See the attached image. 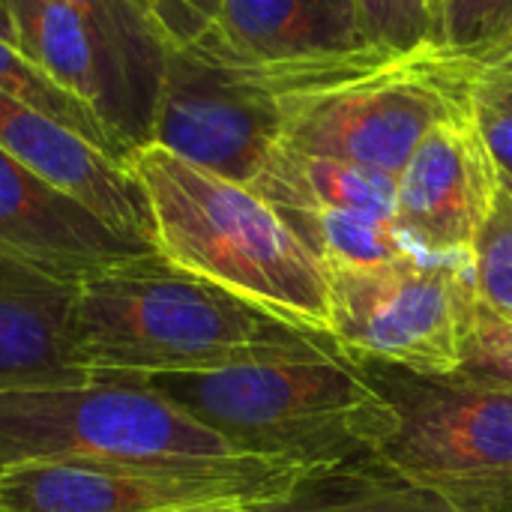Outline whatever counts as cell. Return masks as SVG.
<instances>
[{"instance_id":"16","label":"cell","mask_w":512,"mask_h":512,"mask_svg":"<svg viewBox=\"0 0 512 512\" xmlns=\"http://www.w3.org/2000/svg\"><path fill=\"white\" fill-rule=\"evenodd\" d=\"M396 186V177L387 171L303 153L279 141L249 189H255L276 213L369 210L396 216Z\"/></svg>"},{"instance_id":"2","label":"cell","mask_w":512,"mask_h":512,"mask_svg":"<svg viewBox=\"0 0 512 512\" xmlns=\"http://www.w3.org/2000/svg\"><path fill=\"white\" fill-rule=\"evenodd\" d=\"M243 72L273 96L282 144L399 177L432 126L474 108L480 60L435 39L414 48L369 42Z\"/></svg>"},{"instance_id":"31","label":"cell","mask_w":512,"mask_h":512,"mask_svg":"<svg viewBox=\"0 0 512 512\" xmlns=\"http://www.w3.org/2000/svg\"><path fill=\"white\" fill-rule=\"evenodd\" d=\"M420 3H423V6H426V12L432 15V21L438 24V12H441V3H444V0H420Z\"/></svg>"},{"instance_id":"20","label":"cell","mask_w":512,"mask_h":512,"mask_svg":"<svg viewBox=\"0 0 512 512\" xmlns=\"http://www.w3.org/2000/svg\"><path fill=\"white\" fill-rule=\"evenodd\" d=\"M0 90L18 96L21 102H27L30 108L42 111L45 117L63 123L66 129L78 132L81 138H87L93 147H99L102 153L126 162L123 150L117 147V141L111 138L108 126L102 123V117L96 114V108H90L84 99H78L75 93L63 90L57 81H51L12 39L0 36Z\"/></svg>"},{"instance_id":"27","label":"cell","mask_w":512,"mask_h":512,"mask_svg":"<svg viewBox=\"0 0 512 512\" xmlns=\"http://www.w3.org/2000/svg\"><path fill=\"white\" fill-rule=\"evenodd\" d=\"M477 87L486 90V93L512 99V39L501 51H495V54L480 60V81H477Z\"/></svg>"},{"instance_id":"4","label":"cell","mask_w":512,"mask_h":512,"mask_svg":"<svg viewBox=\"0 0 512 512\" xmlns=\"http://www.w3.org/2000/svg\"><path fill=\"white\" fill-rule=\"evenodd\" d=\"M126 165L144 186L156 249L171 264L330 339L327 270L255 189L156 144L132 150Z\"/></svg>"},{"instance_id":"10","label":"cell","mask_w":512,"mask_h":512,"mask_svg":"<svg viewBox=\"0 0 512 512\" xmlns=\"http://www.w3.org/2000/svg\"><path fill=\"white\" fill-rule=\"evenodd\" d=\"M396 183V222L420 252L471 261L477 234L501 192V171L474 108L432 126Z\"/></svg>"},{"instance_id":"23","label":"cell","mask_w":512,"mask_h":512,"mask_svg":"<svg viewBox=\"0 0 512 512\" xmlns=\"http://www.w3.org/2000/svg\"><path fill=\"white\" fill-rule=\"evenodd\" d=\"M456 375L512 387V315H501L480 300L471 312L465 366Z\"/></svg>"},{"instance_id":"9","label":"cell","mask_w":512,"mask_h":512,"mask_svg":"<svg viewBox=\"0 0 512 512\" xmlns=\"http://www.w3.org/2000/svg\"><path fill=\"white\" fill-rule=\"evenodd\" d=\"M279 135V108L249 72L195 42H168L147 144L252 186Z\"/></svg>"},{"instance_id":"28","label":"cell","mask_w":512,"mask_h":512,"mask_svg":"<svg viewBox=\"0 0 512 512\" xmlns=\"http://www.w3.org/2000/svg\"><path fill=\"white\" fill-rule=\"evenodd\" d=\"M279 504V501H276ZM273 504H216V507H198V510H177V512H267Z\"/></svg>"},{"instance_id":"11","label":"cell","mask_w":512,"mask_h":512,"mask_svg":"<svg viewBox=\"0 0 512 512\" xmlns=\"http://www.w3.org/2000/svg\"><path fill=\"white\" fill-rule=\"evenodd\" d=\"M147 240L102 222L81 201L0 150V255L84 282L108 267L156 255Z\"/></svg>"},{"instance_id":"29","label":"cell","mask_w":512,"mask_h":512,"mask_svg":"<svg viewBox=\"0 0 512 512\" xmlns=\"http://www.w3.org/2000/svg\"><path fill=\"white\" fill-rule=\"evenodd\" d=\"M189 6L195 9V15L201 18V24L207 27L210 24V18H213V12H216V0H189Z\"/></svg>"},{"instance_id":"33","label":"cell","mask_w":512,"mask_h":512,"mask_svg":"<svg viewBox=\"0 0 512 512\" xmlns=\"http://www.w3.org/2000/svg\"><path fill=\"white\" fill-rule=\"evenodd\" d=\"M0 512H9V510H3V507H0Z\"/></svg>"},{"instance_id":"7","label":"cell","mask_w":512,"mask_h":512,"mask_svg":"<svg viewBox=\"0 0 512 512\" xmlns=\"http://www.w3.org/2000/svg\"><path fill=\"white\" fill-rule=\"evenodd\" d=\"M330 339L354 363L444 378L465 366L477 303L471 261L399 258L375 267H333Z\"/></svg>"},{"instance_id":"1","label":"cell","mask_w":512,"mask_h":512,"mask_svg":"<svg viewBox=\"0 0 512 512\" xmlns=\"http://www.w3.org/2000/svg\"><path fill=\"white\" fill-rule=\"evenodd\" d=\"M75 354L90 375H186L342 351L156 252L78 285Z\"/></svg>"},{"instance_id":"15","label":"cell","mask_w":512,"mask_h":512,"mask_svg":"<svg viewBox=\"0 0 512 512\" xmlns=\"http://www.w3.org/2000/svg\"><path fill=\"white\" fill-rule=\"evenodd\" d=\"M93 30L105 75V123L126 162L132 150L150 141L153 105L162 81L168 36L138 0H66Z\"/></svg>"},{"instance_id":"32","label":"cell","mask_w":512,"mask_h":512,"mask_svg":"<svg viewBox=\"0 0 512 512\" xmlns=\"http://www.w3.org/2000/svg\"><path fill=\"white\" fill-rule=\"evenodd\" d=\"M501 186H504V189H507V192L512 195V180H510V177H501Z\"/></svg>"},{"instance_id":"3","label":"cell","mask_w":512,"mask_h":512,"mask_svg":"<svg viewBox=\"0 0 512 512\" xmlns=\"http://www.w3.org/2000/svg\"><path fill=\"white\" fill-rule=\"evenodd\" d=\"M144 378L240 453L309 474L372 465L399 426L393 402L345 354Z\"/></svg>"},{"instance_id":"14","label":"cell","mask_w":512,"mask_h":512,"mask_svg":"<svg viewBox=\"0 0 512 512\" xmlns=\"http://www.w3.org/2000/svg\"><path fill=\"white\" fill-rule=\"evenodd\" d=\"M78 285L0 255V393L93 378L75 354Z\"/></svg>"},{"instance_id":"22","label":"cell","mask_w":512,"mask_h":512,"mask_svg":"<svg viewBox=\"0 0 512 512\" xmlns=\"http://www.w3.org/2000/svg\"><path fill=\"white\" fill-rule=\"evenodd\" d=\"M471 279L483 306L512 315V195L504 186L471 249Z\"/></svg>"},{"instance_id":"19","label":"cell","mask_w":512,"mask_h":512,"mask_svg":"<svg viewBox=\"0 0 512 512\" xmlns=\"http://www.w3.org/2000/svg\"><path fill=\"white\" fill-rule=\"evenodd\" d=\"M267 512H456L438 495L390 474L381 465H363L306 477L285 501Z\"/></svg>"},{"instance_id":"17","label":"cell","mask_w":512,"mask_h":512,"mask_svg":"<svg viewBox=\"0 0 512 512\" xmlns=\"http://www.w3.org/2000/svg\"><path fill=\"white\" fill-rule=\"evenodd\" d=\"M3 6L15 45L51 81L96 108L105 123L108 75L87 21L66 0H3Z\"/></svg>"},{"instance_id":"6","label":"cell","mask_w":512,"mask_h":512,"mask_svg":"<svg viewBox=\"0 0 512 512\" xmlns=\"http://www.w3.org/2000/svg\"><path fill=\"white\" fill-rule=\"evenodd\" d=\"M360 366L399 414L375 465L456 512H512V387Z\"/></svg>"},{"instance_id":"25","label":"cell","mask_w":512,"mask_h":512,"mask_svg":"<svg viewBox=\"0 0 512 512\" xmlns=\"http://www.w3.org/2000/svg\"><path fill=\"white\" fill-rule=\"evenodd\" d=\"M474 114L489 144V153L501 171V177L512 180V99L486 93L477 87L474 93Z\"/></svg>"},{"instance_id":"13","label":"cell","mask_w":512,"mask_h":512,"mask_svg":"<svg viewBox=\"0 0 512 512\" xmlns=\"http://www.w3.org/2000/svg\"><path fill=\"white\" fill-rule=\"evenodd\" d=\"M240 69H267L369 45L357 0H216L186 39Z\"/></svg>"},{"instance_id":"26","label":"cell","mask_w":512,"mask_h":512,"mask_svg":"<svg viewBox=\"0 0 512 512\" xmlns=\"http://www.w3.org/2000/svg\"><path fill=\"white\" fill-rule=\"evenodd\" d=\"M138 3L156 18V24L165 30V36L171 42L195 39L204 30L201 18L195 15V9L189 6V0H138Z\"/></svg>"},{"instance_id":"5","label":"cell","mask_w":512,"mask_h":512,"mask_svg":"<svg viewBox=\"0 0 512 512\" xmlns=\"http://www.w3.org/2000/svg\"><path fill=\"white\" fill-rule=\"evenodd\" d=\"M246 459L144 375L0 393V471L33 462H231Z\"/></svg>"},{"instance_id":"18","label":"cell","mask_w":512,"mask_h":512,"mask_svg":"<svg viewBox=\"0 0 512 512\" xmlns=\"http://www.w3.org/2000/svg\"><path fill=\"white\" fill-rule=\"evenodd\" d=\"M279 216L324 264V270L375 267L399 258H429L405 234L396 216H381L369 210H300Z\"/></svg>"},{"instance_id":"8","label":"cell","mask_w":512,"mask_h":512,"mask_svg":"<svg viewBox=\"0 0 512 512\" xmlns=\"http://www.w3.org/2000/svg\"><path fill=\"white\" fill-rule=\"evenodd\" d=\"M309 474L279 459L231 462H33L0 471L9 512H177L216 504H276Z\"/></svg>"},{"instance_id":"12","label":"cell","mask_w":512,"mask_h":512,"mask_svg":"<svg viewBox=\"0 0 512 512\" xmlns=\"http://www.w3.org/2000/svg\"><path fill=\"white\" fill-rule=\"evenodd\" d=\"M0 150L81 201L111 228L156 246L153 213L132 168L0 90Z\"/></svg>"},{"instance_id":"30","label":"cell","mask_w":512,"mask_h":512,"mask_svg":"<svg viewBox=\"0 0 512 512\" xmlns=\"http://www.w3.org/2000/svg\"><path fill=\"white\" fill-rule=\"evenodd\" d=\"M0 36L12 39V27H9V15H6V6H3V0H0ZM12 42H15V39H12Z\"/></svg>"},{"instance_id":"21","label":"cell","mask_w":512,"mask_h":512,"mask_svg":"<svg viewBox=\"0 0 512 512\" xmlns=\"http://www.w3.org/2000/svg\"><path fill=\"white\" fill-rule=\"evenodd\" d=\"M512 39V0H444L435 42L456 54L483 60Z\"/></svg>"},{"instance_id":"24","label":"cell","mask_w":512,"mask_h":512,"mask_svg":"<svg viewBox=\"0 0 512 512\" xmlns=\"http://www.w3.org/2000/svg\"><path fill=\"white\" fill-rule=\"evenodd\" d=\"M372 45L414 48L435 39V21L420 0H357Z\"/></svg>"}]
</instances>
